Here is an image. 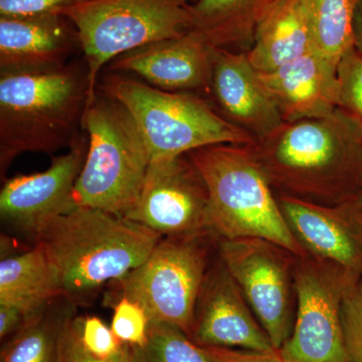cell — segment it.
Returning <instances> with one entry per match:
<instances>
[{
  "instance_id": "1",
  "label": "cell",
  "mask_w": 362,
  "mask_h": 362,
  "mask_svg": "<svg viewBox=\"0 0 362 362\" xmlns=\"http://www.w3.org/2000/svg\"><path fill=\"white\" fill-rule=\"evenodd\" d=\"M250 146L277 194L337 206L362 192V123L339 107L284 122Z\"/></svg>"
},
{
  "instance_id": "2",
  "label": "cell",
  "mask_w": 362,
  "mask_h": 362,
  "mask_svg": "<svg viewBox=\"0 0 362 362\" xmlns=\"http://www.w3.org/2000/svg\"><path fill=\"white\" fill-rule=\"evenodd\" d=\"M162 238L123 216L77 206L47 223L33 240L56 268L62 295L76 307L141 265Z\"/></svg>"
},
{
  "instance_id": "3",
  "label": "cell",
  "mask_w": 362,
  "mask_h": 362,
  "mask_svg": "<svg viewBox=\"0 0 362 362\" xmlns=\"http://www.w3.org/2000/svg\"><path fill=\"white\" fill-rule=\"evenodd\" d=\"M90 101L86 64L40 73H0V176L28 152L52 156L81 134Z\"/></svg>"
},
{
  "instance_id": "4",
  "label": "cell",
  "mask_w": 362,
  "mask_h": 362,
  "mask_svg": "<svg viewBox=\"0 0 362 362\" xmlns=\"http://www.w3.org/2000/svg\"><path fill=\"white\" fill-rule=\"evenodd\" d=\"M250 145H211L187 153L209 190L211 232L221 239L261 238L307 256Z\"/></svg>"
},
{
  "instance_id": "5",
  "label": "cell",
  "mask_w": 362,
  "mask_h": 362,
  "mask_svg": "<svg viewBox=\"0 0 362 362\" xmlns=\"http://www.w3.org/2000/svg\"><path fill=\"white\" fill-rule=\"evenodd\" d=\"M82 129L88 152L74 202L125 218L139 199L151 161L141 132L129 111L99 89L88 103Z\"/></svg>"
},
{
  "instance_id": "6",
  "label": "cell",
  "mask_w": 362,
  "mask_h": 362,
  "mask_svg": "<svg viewBox=\"0 0 362 362\" xmlns=\"http://www.w3.org/2000/svg\"><path fill=\"white\" fill-rule=\"evenodd\" d=\"M97 89L129 111L152 159L187 154L218 144L250 145L255 139L226 120L195 93L168 92L142 80L109 71Z\"/></svg>"
},
{
  "instance_id": "7",
  "label": "cell",
  "mask_w": 362,
  "mask_h": 362,
  "mask_svg": "<svg viewBox=\"0 0 362 362\" xmlns=\"http://www.w3.org/2000/svg\"><path fill=\"white\" fill-rule=\"evenodd\" d=\"M197 0H83L64 9L77 30L90 83L96 94L105 66L138 47L176 39L189 32ZM89 101V102H90Z\"/></svg>"
},
{
  "instance_id": "8",
  "label": "cell",
  "mask_w": 362,
  "mask_h": 362,
  "mask_svg": "<svg viewBox=\"0 0 362 362\" xmlns=\"http://www.w3.org/2000/svg\"><path fill=\"white\" fill-rule=\"evenodd\" d=\"M218 239L213 233L162 238L141 265L117 281L114 301L127 298L142 307L150 323L168 324L192 337L195 307Z\"/></svg>"
},
{
  "instance_id": "9",
  "label": "cell",
  "mask_w": 362,
  "mask_h": 362,
  "mask_svg": "<svg viewBox=\"0 0 362 362\" xmlns=\"http://www.w3.org/2000/svg\"><path fill=\"white\" fill-rule=\"evenodd\" d=\"M296 314L291 335L279 349L285 362H351L343 335L345 294L358 279L309 256L295 265Z\"/></svg>"
},
{
  "instance_id": "10",
  "label": "cell",
  "mask_w": 362,
  "mask_h": 362,
  "mask_svg": "<svg viewBox=\"0 0 362 362\" xmlns=\"http://www.w3.org/2000/svg\"><path fill=\"white\" fill-rule=\"evenodd\" d=\"M216 252L239 285L274 349H280L294 327L298 257L281 245L261 238H218Z\"/></svg>"
},
{
  "instance_id": "11",
  "label": "cell",
  "mask_w": 362,
  "mask_h": 362,
  "mask_svg": "<svg viewBox=\"0 0 362 362\" xmlns=\"http://www.w3.org/2000/svg\"><path fill=\"white\" fill-rule=\"evenodd\" d=\"M206 182L187 154L152 159L139 199L125 216L161 237L211 233Z\"/></svg>"
},
{
  "instance_id": "12",
  "label": "cell",
  "mask_w": 362,
  "mask_h": 362,
  "mask_svg": "<svg viewBox=\"0 0 362 362\" xmlns=\"http://www.w3.org/2000/svg\"><path fill=\"white\" fill-rule=\"evenodd\" d=\"M68 149L42 173L6 180L0 192L2 220L33 240L47 223L77 207L74 190L87 157V134L81 133Z\"/></svg>"
},
{
  "instance_id": "13",
  "label": "cell",
  "mask_w": 362,
  "mask_h": 362,
  "mask_svg": "<svg viewBox=\"0 0 362 362\" xmlns=\"http://www.w3.org/2000/svg\"><path fill=\"white\" fill-rule=\"evenodd\" d=\"M277 199L286 223L307 256L362 278V211L356 199L337 206L285 194H277Z\"/></svg>"
},
{
  "instance_id": "14",
  "label": "cell",
  "mask_w": 362,
  "mask_h": 362,
  "mask_svg": "<svg viewBox=\"0 0 362 362\" xmlns=\"http://www.w3.org/2000/svg\"><path fill=\"white\" fill-rule=\"evenodd\" d=\"M190 339L201 347L272 351L269 335L221 262H211L202 284Z\"/></svg>"
},
{
  "instance_id": "15",
  "label": "cell",
  "mask_w": 362,
  "mask_h": 362,
  "mask_svg": "<svg viewBox=\"0 0 362 362\" xmlns=\"http://www.w3.org/2000/svg\"><path fill=\"white\" fill-rule=\"evenodd\" d=\"M214 49L192 32L123 54L109 71L134 74L143 82L168 92L211 94Z\"/></svg>"
},
{
  "instance_id": "16",
  "label": "cell",
  "mask_w": 362,
  "mask_h": 362,
  "mask_svg": "<svg viewBox=\"0 0 362 362\" xmlns=\"http://www.w3.org/2000/svg\"><path fill=\"white\" fill-rule=\"evenodd\" d=\"M211 95L216 110L255 140L284 123L246 52L214 47Z\"/></svg>"
},
{
  "instance_id": "17",
  "label": "cell",
  "mask_w": 362,
  "mask_h": 362,
  "mask_svg": "<svg viewBox=\"0 0 362 362\" xmlns=\"http://www.w3.org/2000/svg\"><path fill=\"white\" fill-rule=\"evenodd\" d=\"M77 47V30L65 16H0V73L59 70Z\"/></svg>"
},
{
  "instance_id": "18",
  "label": "cell",
  "mask_w": 362,
  "mask_h": 362,
  "mask_svg": "<svg viewBox=\"0 0 362 362\" xmlns=\"http://www.w3.org/2000/svg\"><path fill=\"white\" fill-rule=\"evenodd\" d=\"M258 75L284 122L328 116L339 107L337 66L316 49Z\"/></svg>"
},
{
  "instance_id": "19",
  "label": "cell",
  "mask_w": 362,
  "mask_h": 362,
  "mask_svg": "<svg viewBox=\"0 0 362 362\" xmlns=\"http://www.w3.org/2000/svg\"><path fill=\"white\" fill-rule=\"evenodd\" d=\"M313 49L306 0H280L259 23L246 52L255 70L269 73Z\"/></svg>"
},
{
  "instance_id": "20",
  "label": "cell",
  "mask_w": 362,
  "mask_h": 362,
  "mask_svg": "<svg viewBox=\"0 0 362 362\" xmlns=\"http://www.w3.org/2000/svg\"><path fill=\"white\" fill-rule=\"evenodd\" d=\"M280 0H197L189 32L213 47L247 52L264 18Z\"/></svg>"
},
{
  "instance_id": "21",
  "label": "cell",
  "mask_w": 362,
  "mask_h": 362,
  "mask_svg": "<svg viewBox=\"0 0 362 362\" xmlns=\"http://www.w3.org/2000/svg\"><path fill=\"white\" fill-rule=\"evenodd\" d=\"M62 296L58 273L40 245L1 259L0 303L33 315Z\"/></svg>"
},
{
  "instance_id": "22",
  "label": "cell",
  "mask_w": 362,
  "mask_h": 362,
  "mask_svg": "<svg viewBox=\"0 0 362 362\" xmlns=\"http://www.w3.org/2000/svg\"><path fill=\"white\" fill-rule=\"evenodd\" d=\"M75 306L63 296L30 316L2 346L0 362H58L62 330Z\"/></svg>"
},
{
  "instance_id": "23",
  "label": "cell",
  "mask_w": 362,
  "mask_h": 362,
  "mask_svg": "<svg viewBox=\"0 0 362 362\" xmlns=\"http://www.w3.org/2000/svg\"><path fill=\"white\" fill-rule=\"evenodd\" d=\"M314 44L333 65L354 45V18L359 0H306Z\"/></svg>"
},
{
  "instance_id": "24",
  "label": "cell",
  "mask_w": 362,
  "mask_h": 362,
  "mask_svg": "<svg viewBox=\"0 0 362 362\" xmlns=\"http://www.w3.org/2000/svg\"><path fill=\"white\" fill-rule=\"evenodd\" d=\"M128 349L129 362H209L201 346L168 324L150 323L146 342Z\"/></svg>"
},
{
  "instance_id": "25",
  "label": "cell",
  "mask_w": 362,
  "mask_h": 362,
  "mask_svg": "<svg viewBox=\"0 0 362 362\" xmlns=\"http://www.w3.org/2000/svg\"><path fill=\"white\" fill-rule=\"evenodd\" d=\"M74 323L81 343L92 356L108 362H129L128 345L99 317L75 316Z\"/></svg>"
},
{
  "instance_id": "26",
  "label": "cell",
  "mask_w": 362,
  "mask_h": 362,
  "mask_svg": "<svg viewBox=\"0 0 362 362\" xmlns=\"http://www.w3.org/2000/svg\"><path fill=\"white\" fill-rule=\"evenodd\" d=\"M339 108L362 123V56L356 47L343 54L337 66Z\"/></svg>"
},
{
  "instance_id": "27",
  "label": "cell",
  "mask_w": 362,
  "mask_h": 362,
  "mask_svg": "<svg viewBox=\"0 0 362 362\" xmlns=\"http://www.w3.org/2000/svg\"><path fill=\"white\" fill-rule=\"evenodd\" d=\"M111 329L114 334L129 346H141L147 340L150 320L146 312L127 298L114 301Z\"/></svg>"
},
{
  "instance_id": "28",
  "label": "cell",
  "mask_w": 362,
  "mask_h": 362,
  "mask_svg": "<svg viewBox=\"0 0 362 362\" xmlns=\"http://www.w3.org/2000/svg\"><path fill=\"white\" fill-rule=\"evenodd\" d=\"M345 345L351 362H362V278L350 286L342 302Z\"/></svg>"
},
{
  "instance_id": "29",
  "label": "cell",
  "mask_w": 362,
  "mask_h": 362,
  "mask_svg": "<svg viewBox=\"0 0 362 362\" xmlns=\"http://www.w3.org/2000/svg\"><path fill=\"white\" fill-rule=\"evenodd\" d=\"M83 0H0V16H21L59 14L68 7L80 4Z\"/></svg>"
},
{
  "instance_id": "30",
  "label": "cell",
  "mask_w": 362,
  "mask_h": 362,
  "mask_svg": "<svg viewBox=\"0 0 362 362\" xmlns=\"http://www.w3.org/2000/svg\"><path fill=\"white\" fill-rule=\"evenodd\" d=\"M209 362H285L279 350L257 351L230 347H202Z\"/></svg>"
},
{
  "instance_id": "31",
  "label": "cell",
  "mask_w": 362,
  "mask_h": 362,
  "mask_svg": "<svg viewBox=\"0 0 362 362\" xmlns=\"http://www.w3.org/2000/svg\"><path fill=\"white\" fill-rule=\"evenodd\" d=\"M75 314L69 317L62 330L58 349V362H108L89 354L78 338L75 323Z\"/></svg>"
},
{
  "instance_id": "32",
  "label": "cell",
  "mask_w": 362,
  "mask_h": 362,
  "mask_svg": "<svg viewBox=\"0 0 362 362\" xmlns=\"http://www.w3.org/2000/svg\"><path fill=\"white\" fill-rule=\"evenodd\" d=\"M30 316L13 305L0 303V338L13 337Z\"/></svg>"
},
{
  "instance_id": "33",
  "label": "cell",
  "mask_w": 362,
  "mask_h": 362,
  "mask_svg": "<svg viewBox=\"0 0 362 362\" xmlns=\"http://www.w3.org/2000/svg\"><path fill=\"white\" fill-rule=\"evenodd\" d=\"M354 45L362 56V0H359L356 13H354Z\"/></svg>"
},
{
  "instance_id": "34",
  "label": "cell",
  "mask_w": 362,
  "mask_h": 362,
  "mask_svg": "<svg viewBox=\"0 0 362 362\" xmlns=\"http://www.w3.org/2000/svg\"><path fill=\"white\" fill-rule=\"evenodd\" d=\"M357 204H358L359 207L362 211V192L359 194L358 197H356Z\"/></svg>"
}]
</instances>
